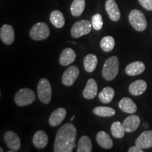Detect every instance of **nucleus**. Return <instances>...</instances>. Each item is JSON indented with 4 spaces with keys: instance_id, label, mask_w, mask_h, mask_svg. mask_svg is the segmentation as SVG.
<instances>
[{
    "instance_id": "3",
    "label": "nucleus",
    "mask_w": 152,
    "mask_h": 152,
    "mask_svg": "<svg viewBox=\"0 0 152 152\" xmlns=\"http://www.w3.org/2000/svg\"><path fill=\"white\" fill-rule=\"evenodd\" d=\"M129 22L137 31L142 32L147 27V21L143 13L138 9H133L128 16Z\"/></svg>"
},
{
    "instance_id": "10",
    "label": "nucleus",
    "mask_w": 152,
    "mask_h": 152,
    "mask_svg": "<svg viewBox=\"0 0 152 152\" xmlns=\"http://www.w3.org/2000/svg\"><path fill=\"white\" fill-rule=\"evenodd\" d=\"M0 39L5 45H11L15 39L14 28L8 24L3 25L0 29Z\"/></svg>"
},
{
    "instance_id": "30",
    "label": "nucleus",
    "mask_w": 152,
    "mask_h": 152,
    "mask_svg": "<svg viewBox=\"0 0 152 152\" xmlns=\"http://www.w3.org/2000/svg\"><path fill=\"white\" fill-rule=\"evenodd\" d=\"M92 25L95 30H100L103 27V19L102 15L96 14L92 17Z\"/></svg>"
},
{
    "instance_id": "4",
    "label": "nucleus",
    "mask_w": 152,
    "mask_h": 152,
    "mask_svg": "<svg viewBox=\"0 0 152 152\" xmlns=\"http://www.w3.org/2000/svg\"><path fill=\"white\" fill-rule=\"evenodd\" d=\"M37 96L41 102L45 104L50 103L52 91L50 83L46 78H41L37 85Z\"/></svg>"
},
{
    "instance_id": "24",
    "label": "nucleus",
    "mask_w": 152,
    "mask_h": 152,
    "mask_svg": "<svg viewBox=\"0 0 152 152\" xmlns=\"http://www.w3.org/2000/svg\"><path fill=\"white\" fill-rule=\"evenodd\" d=\"M115 96V90L111 87H106L99 94V99L103 104H109Z\"/></svg>"
},
{
    "instance_id": "34",
    "label": "nucleus",
    "mask_w": 152,
    "mask_h": 152,
    "mask_svg": "<svg viewBox=\"0 0 152 152\" xmlns=\"http://www.w3.org/2000/svg\"><path fill=\"white\" fill-rule=\"evenodd\" d=\"M0 151H1V152H2V151H4V150H3V149H2V148H0Z\"/></svg>"
},
{
    "instance_id": "7",
    "label": "nucleus",
    "mask_w": 152,
    "mask_h": 152,
    "mask_svg": "<svg viewBox=\"0 0 152 152\" xmlns=\"http://www.w3.org/2000/svg\"><path fill=\"white\" fill-rule=\"evenodd\" d=\"M92 22L87 20H81L76 22L72 26L71 34L74 38H79L89 34L92 30Z\"/></svg>"
},
{
    "instance_id": "8",
    "label": "nucleus",
    "mask_w": 152,
    "mask_h": 152,
    "mask_svg": "<svg viewBox=\"0 0 152 152\" xmlns=\"http://www.w3.org/2000/svg\"><path fill=\"white\" fill-rule=\"evenodd\" d=\"M80 71L75 66H71L63 73L61 81L63 85L66 87H71L74 84L76 79L78 77Z\"/></svg>"
},
{
    "instance_id": "18",
    "label": "nucleus",
    "mask_w": 152,
    "mask_h": 152,
    "mask_svg": "<svg viewBox=\"0 0 152 152\" xmlns=\"http://www.w3.org/2000/svg\"><path fill=\"white\" fill-rule=\"evenodd\" d=\"M147 84L143 80H138L131 83L129 86V92L133 96H140L145 92Z\"/></svg>"
},
{
    "instance_id": "5",
    "label": "nucleus",
    "mask_w": 152,
    "mask_h": 152,
    "mask_svg": "<svg viewBox=\"0 0 152 152\" xmlns=\"http://www.w3.org/2000/svg\"><path fill=\"white\" fill-rule=\"evenodd\" d=\"M35 99V93L33 90L29 88H23L16 93L14 102L18 106H26L33 104Z\"/></svg>"
},
{
    "instance_id": "31",
    "label": "nucleus",
    "mask_w": 152,
    "mask_h": 152,
    "mask_svg": "<svg viewBox=\"0 0 152 152\" xmlns=\"http://www.w3.org/2000/svg\"><path fill=\"white\" fill-rule=\"evenodd\" d=\"M139 2L147 11H152V0H139Z\"/></svg>"
},
{
    "instance_id": "13",
    "label": "nucleus",
    "mask_w": 152,
    "mask_h": 152,
    "mask_svg": "<svg viewBox=\"0 0 152 152\" xmlns=\"http://www.w3.org/2000/svg\"><path fill=\"white\" fill-rule=\"evenodd\" d=\"M66 110L64 108H58L54 110L49 118V123L51 126L56 127L61 123L66 116Z\"/></svg>"
},
{
    "instance_id": "2",
    "label": "nucleus",
    "mask_w": 152,
    "mask_h": 152,
    "mask_svg": "<svg viewBox=\"0 0 152 152\" xmlns=\"http://www.w3.org/2000/svg\"><path fill=\"white\" fill-rule=\"evenodd\" d=\"M119 60L117 56H111L106 60L102 69V76L106 80H114L118 73Z\"/></svg>"
},
{
    "instance_id": "17",
    "label": "nucleus",
    "mask_w": 152,
    "mask_h": 152,
    "mask_svg": "<svg viewBox=\"0 0 152 152\" xmlns=\"http://www.w3.org/2000/svg\"><path fill=\"white\" fill-rule=\"evenodd\" d=\"M49 138L43 130H38L33 137V143L37 149H44L48 144Z\"/></svg>"
},
{
    "instance_id": "29",
    "label": "nucleus",
    "mask_w": 152,
    "mask_h": 152,
    "mask_svg": "<svg viewBox=\"0 0 152 152\" xmlns=\"http://www.w3.org/2000/svg\"><path fill=\"white\" fill-rule=\"evenodd\" d=\"M100 46L104 52H111L115 47V39L111 36H105L101 40Z\"/></svg>"
},
{
    "instance_id": "6",
    "label": "nucleus",
    "mask_w": 152,
    "mask_h": 152,
    "mask_svg": "<svg viewBox=\"0 0 152 152\" xmlns=\"http://www.w3.org/2000/svg\"><path fill=\"white\" fill-rule=\"evenodd\" d=\"M50 35L48 25L45 23L39 22L34 25L30 30V36L33 40L41 41L47 39Z\"/></svg>"
},
{
    "instance_id": "19",
    "label": "nucleus",
    "mask_w": 152,
    "mask_h": 152,
    "mask_svg": "<svg viewBox=\"0 0 152 152\" xmlns=\"http://www.w3.org/2000/svg\"><path fill=\"white\" fill-rule=\"evenodd\" d=\"M145 70V65L143 62L134 61L131 63L125 68V73L130 76H135L142 74Z\"/></svg>"
},
{
    "instance_id": "35",
    "label": "nucleus",
    "mask_w": 152,
    "mask_h": 152,
    "mask_svg": "<svg viewBox=\"0 0 152 152\" xmlns=\"http://www.w3.org/2000/svg\"><path fill=\"white\" fill-rule=\"evenodd\" d=\"M74 118H75V116H74V115H73V116L71 118V121H73V120L74 119Z\"/></svg>"
},
{
    "instance_id": "12",
    "label": "nucleus",
    "mask_w": 152,
    "mask_h": 152,
    "mask_svg": "<svg viewBox=\"0 0 152 152\" xmlns=\"http://www.w3.org/2000/svg\"><path fill=\"white\" fill-rule=\"evenodd\" d=\"M135 145L142 149L152 147V131H144L138 137L135 141Z\"/></svg>"
},
{
    "instance_id": "22",
    "label": "nucleus",
    "mask_w": 152,
    "mask_h": 152,
    "mask_svg": "<svg viewBox=\"0 0 152 152\" xmlns=\"http://www.w3.org/2000/svg\"><path fill=\"white\" fill-rule=\"evenodd\" d=\"M50 22L56 28H61L65 25V18L64 14L58 10L53 11L50 14Z\"/></svg>"
},
{
    "instance_id": "33",
    "label": "nucleus",
    "mask_w": 152,
    "mask_h": 152,
    "mask_svg": "<svg viewBox=\"0 0 152 152\" xmlns=\"http://www.w3.org/2000/svg\"><path fill=\"white\" fill-rule=\"evenodd\" d=\"M144 126H145L146 128H148V125L147 124V123H145V124H144Z\"/></svg>"
},
{
    "instance_id": "32",
    "label": "nucleus",
    "mask_w": 152,
    "mask_h": 152,
    "mask_svg": "<svg viewBox=\"0 0 152 152\" xmlns=\"http://www.w3.org/2000/svg\"><path fill=\"white\" fill-rule=\"evenodd\" d=\"M128 152H143V149L137 146H132L128 149Z\"/></svg>"
},
{
    "instance_id": "9",
    "label": "nucleus",
    "mask_w": 152,
    "mask_h": 152,
    "mask_svg": "<svg viewBox=\"0 0 152 152\" xmlns=\"http://www.w3.org/2000/svg\"><path fill=\"white\" fill-rule=\"evenodd\" d=\"M5 143L7 147L13 151H17L20 148V140L18 134L13 131H7L4 137Z\"/></svg>"
},
{
    "instance_id": "16",
    "label": "nucleus",
    "mask_w": 152,
    "mask_h": 152,
    "mask_svg": "<svg viewBox=\"0 0 152 152\" xmlns=\"http://www.w3.org/2000/svg\"><path fill=\"white\" fill-rule=\"evenodd\" d=\"M76 59L75 51L71 48H66L63 50L59 57V64L63 66L71 65Z\"/></svg>"
},
{
    "instance_id": "27",
    "label": "nucleus",
    "mask_w": 152,
    "mask_h": 152,
    "mask_svg": "<svg viewBox=\"0 0 152 152\" xmlns=\"http://www.w3.org/2000/svg\"><path fill=\"white\" fill-rule=\"evenodd\" d=\"M93 113L101 117H111L115 115V109L108 106H97L93 109Z\"/></svg>"
},
{
    "instance_id": "23",
    "label": "nucleus",
    "mask_w": 152,
    "mask_h": 152,
    "mask_svg": "<svg viewBox=\"0 0 152 152\" xmlns=\"http://www.w3.org/2000/svg\"><path fill=\"white\" fill-rule=\"evenodd\" d=\"M98 64V58L96 55L90 54L85 57L83 64L85 70L88 73H92L96 68Z\"/></svg>"
},
{
    "instance_id": "21",
    "label": "nucleus",
    "mask_w": 152,
    "mask_h": 152,
    "mask_svg": "<svg viewBox=\"0 0 152 152\" xmlns=\"http://www.w3.org/2000/svg\"><path fill=\"white\" fill-rule=\"evenodd\" d=\"M96 142L101 147L105 149H109L113 145V140L109 134L104 131H99L96 134Z\"/></svg>"
},
{
    "instance_id": "15",
    "label": "nucleus",
    "mask_w": 152,
    "mask_h": 152,
    "mask_svg": "<svg viewBox=\"0 0 152 152\" xmlns=\"http://www.w3.org/2000/svg\"><path fill=\"white\" fill-rule=\"evenodd\" d=\"M140 124V118L137 115H132L127 117L123 123L125 132L128 133L134 132L139 128Z\"/></svg>"
},
{
    "instance_id": "26",
    "label": "nucleus",
    "mask_w": 152,
    "mask_h": 152,
    "mask_svg": "<svg viewBox=\"0 0 152 152\" xmlns=\"http://www.w3.org/2000/svg\"><path fill=\"white\" fill-rule=\"evenodd\" d=\"M85 8V0H73L71 6V14L75 17L81 16Z\"/></svg>"
},
{
    "instance_id": "28",
    "label": "nucleus",
    "mask_w": 152,
    "mask_h": 152,
    "mask_svg": "<svg viewBox=\"0 0 152 152\" xmlns=\"http://www.w3.org/2000/svg\"><path fill=\"white\" fill-rule=\"evenodd\" d=\"M111 131L113 137L117 139L123 138L125 135V133L126 132L123 125L121 124V123L118 122V121H115L112 123Z\"/></svg>"
},
{
    "instance_id": "25",
    "label": "nucleus",
    "mask_w": 152,
    "mask_h": 152,
    "mask_svg": "<svg viewBox=\"0 0 152 152\" xmlns=\"http://www.w3.org/2000/svg\"><path fill=\"white\" fill-rule=\"evenodd\" d=\"M77 152L92 151V143L88 136H83L80 138L77 147Z\"/></svg>"
},
{
    "instance_id": "14",
    "label": "nucleus",
    "mask_w": 152,
    "mask_h": 152,
    "mask_svg": "<svg viewBox=\"0 0 152 152\" xmlns=\"http://www.w3.org/2000/svg\"><path fill=\"white\" fill-rule=\"evenodd\" d=\"M98 86L96 80L93 78H90L87 80L86 86L83 92V95L86 99H92L97 94Z\"/></svg>"
},
{
    "instance_id": "20",
    "label": "nucleus",
    "mask_w": 152,
    "mask_h": 152,
    "mask_svg": "<svg viewBox=\"0 0 152 152\" xmlns=\"http://www.w3.org/2000/svg\"><path fill=\"white\" fill-rule=\"evenodd\" d=\"M119 109L125 113L133 114L137 110V107L133 101L130 98L124 97L119 102Z\"/></svg>"
},
{
    "instance_id": "1",
    "label": "nucleus",
    "mask_w": 152,
    "mask_h": 152,
    "mask_svg": "<svg viewBox=\"0 0 152 152\" xmlns=\"http://www.w3.org/2000/svg\"><path fill=\"white\" fill-rule=\"evenodd\" d=\"M77 130L71 123L61 127L56 133L54 141V152H72L75 147Z\"/></svg>"
},
{
    "instance_id": "11",
    "label": "nucleus",
    "mask_w": 152,
    "mask_h": 152,
    "mask_svg": "<svg viewBox=\"0 0 152 152\" xmlns=\"http://www.w3.org/2000/svg\"><path fill=\"white\" fill-rule=\"evenodd\" d=\"M105 8L112 21L116 22L121 18V12L115 0H106Z\"/></svg>"
}]
</instances>
